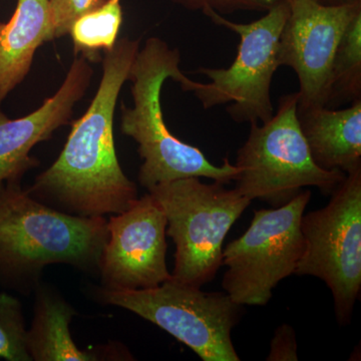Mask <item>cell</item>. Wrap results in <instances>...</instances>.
I'll return each mask as SVG.
<instances>
[{
    "mask_svg": "<svg viewBox=\"0 0 361 361\" xmlns=\"http://www.w3.org/2000/svg\"><path fill=\"white\" fill-rule=\"evenodd\" d=\"M140 42L125 37L104 52L99 89L85 115L71 125L59 158L26 190L32 198L82 217L125 212L139 198L137 186L118 163L114 116Z\"/></svg>",
    "mask_w": 361,
    "mask_h": 361,
    "instance_id": "6da1fadb",
    "label": "cell"
},
{
    "mask_svg": "<svg viewBox=\"0 0 361 361\" xmlns=\"http://www.w3.org/2000/svg\"><path fill=\"white\" fill-rule=\"evenodd\" d=\"M104 217L71 215L32 198L21 180L0 192V284L30 294L51 264L99 271L108 240Z\"/></svg>",
    "mask_w": 361,
    "mask_h": 361,
    "instance_id": "7a4b0ae2",
    "label": "cell"
},
{
    "mask_svg": "<svg viewBox=\"0 0 361 361\" xmlns=\"http://www.w3.org/2000/svg\"><path fill=\"white\" fill-rule=\"evenodd\" d=\"M180 56L159 37H149L140 49L130 68L133 108L122 104L121 130L137 144L142 160L140 184L147 190L161 183L184 178H208L228 185L236 180L238 169L225 159L215 166L197 147L186 144L171 133L164 120L161 87L172 78L186 92L191 78L180 68Z\"/></svg>",
    "mask_w": 361,
    "mask_h": 361,
    "instance_id": "3957f363",
    "label": "cell"
},
{
    "mask_svg": "<svg viewBox=\"0 0 361 361\" xmlns=\"http://www.w3.org/2000/svg\"><path fill=\"white\" fill-rule=\"evenodd\" d=\"M298 94L279 99L278 110L267 122L250 123V134L238 149V176L235 189L250 201L281 207L295 198L303 188L316 187L331 195L343 182L341 170L317 166L297 118Z\"/></svg>",
    "mask_w": 361,
    "mask_h": 361,
    "instance_id": "277c9868",
    "label": "cell"
},
{
    "mask_svg": "<svg viewBox=\"0 0 361 361\" xmlns=\"http://www.w3.org/2000/svg\"><path fill=\"white\" fill-rule=\"evenodd\" d=\"M225 186L190 177L148 190L165 213L166 233L176 245L174 281L202 287L222 266L226 236L252 202Z\"/></svg>",
    "mask_w": 361,
    "mask_h": 361,
    "instance_id": "5b68a950",
    "label": "cell"
},
{
    "mask_svg": "<svg viewBox=\"0 0 361 361\" xmlns=\"http://www.w3.org/2000/svg\"><path fill=\"white\" fill-rule=\"evenodd\" d=\"M202 13L216 25L238 35V52L228 68H199L210 82L192 80L187 92H193L205 110L231 104L227 113L234 122H267L274 115L271 84L280 68L278 49L288 18V2H279L250 23H234L211 8Z\"/></svg>",
    "mask_w": 361,
    "mask_h": 361,
    "instance_id": "8992f818",
    "label": "cell"
},
{
    "mask_svg": "<svg viewBox=\"0 0 361 361\" xmlns=\"http://www.w3.org/2000/svg\"><path fill=\"white\" fill-rule=\"evenodd\" d=\"M99 302L118 306L154 323L182 342L204 361H239L232 330L242 306L226 292L169 280L153 288L114 291L99 287Z\"/></svg>",
    "mask_w": 361,
    "mask_h": 361,
    "instance_id": "52a82bcc",
    "label": "cell"
},
{
    "mask_svg": "<svg viewBox=\"0 0 361 361\" xmlns=\"http://www.w3.org/2000/svg\"><path fill=\"white\" fill-rule=\"evenodd\" d=\"M324 208L302 215L304 251L294 274L329 286L341 325L350 323L361 290V168L346 174Z\"/></svg>",
    "mask_w": 361,
    "mask_h": 361,
    "instance_id": "ba28073f",
    "label": "cell"
},
{
    "mask_svg": "<svg viewBox=\"0 0 361 361\" xmlns=\"http://www.w3.org/2000/svg\"><path fill=\"white\" fill-rule=\"evenodd\" d=\"M310 199V190H304L283 206L256 210L247 231L223 250L222 287L234 302L266 305L279 282L295 273L304 251L301 218Z\"/></svg>",
    "mask_w": 361,
    "mask_h": 361,
    "instance_id": "9c48e42d",
    "label": "cell"
},
{
    "mask_svg": "<svg viewBox=\"0 0 361 361\" xmlns=\"http://www.w3.org/2000/svg\"><path fill=\"white\" fill-rule=\"evenodd\" d=\"M289 14L278 49L280 66L298 78V110L326 106L334 54L346 28L361 11V2L325 6L319 0H287Z\"/></svg>",
    "mask_w": 361,
    "mask_h": 361,
    "instance_id": "30bf717a",
    "label": "cell"
},
{
    "mask_svg": "<svg viewBox=\"0 0 361 361\" xmlns=\"http://www.w3.org/2000/svg\"><path fill=\"white\" fill-rule=\"evenodd\" d=\"M166 230L165 213L149 193L125 212L111 216L99 263L102 288L140 290L172 279L166 261Z\"/></svg>",
    "mask_w": 361,
    "mask_h": 361,
    "instance_id": "8fae6325",
    "label": "cell"
},
{
    "mask_svg": "<svg viewBox=\"0 0 361 361\" xmlns=\"http://www.w3.org/2000/svg\"><path fill=\"white\" fill-rule=\"evenodd\" d=\"M89 63L82 56L73 59L56 94L30 115L13 120L0 110V192L6 183L21 180L37 167L39 161L30 157V151L70 122L75 104L90 87L94 71Z\"/></svg>",
    "mask_w": 361,
    "mask_h": 361,
    "instance_id": "7c38bea8",
    "label": "cell"
},
{
    "mask_svg": "<svg viewBox=\"0 0 361 361\" xmlns=\"http://www.w3.org/2000/svg\"><path fill=\"white\" fill-rule=\"evenodd\" d=\"M297 118L317 166L345 174L361 168V99L342 110L297 109Z\"/></svg>",
    "mask_w": 361,
    "mask_h": 361,
    "instance_id": "4fadbf2b",
    "label": "cell"
},
{
    "mask_svg": "<svg viewBox=\"0 0 361 361\" xmlns=\"http://www.w3.org/2000/svg\"><path fill=\"white\" fill-rule=\"evenodd\" d=\"M54 39L49 0H18L0 23V104L28 75L39 47Z\"/></svg>",
    "mask_w": 361,
    "mask_h": 361,
    "instance_id": "5bb4252c",
    "label": "cell"
},
{
    "mask_svg": "<svg viewBox=\"0 0 361 361\" xmlns=\"http://www.w3.org/2000/svg\"><path fill=\"white\" fill-rule=\"evenodd\" d=\"M32 326L27 330V348L35 361H96L106 355L82 350L71 337L70 324L75 308L51 285L35 287Z\"/></svg>",
    "mask_w": 361,
    "mask_h": 361,
    "instance_id": "9a60e30c",
    "label": "cell"
},
{
    "mask_svg": "<svg viewBox=\"0 0 361 361\" xmlns=\"http://www.w3.org/2000/svg\"><path fill=\"white\" fill-rule=\"evenodd\" d=\"M123 23L121 0H106L96 9L82 16L71 26L70 33L75 54L89 61H102L101 51H111Z\"/></svg>",
    "mask_w": 361,
    "mask_h": 361,
    "instance_id": "2e32d148",
    "label": "cell"
},
{
    "mask_svg": "<svg viewBox=\"0 0 361 361\" xmlns=\"http://www.w3.org/2000/svg\"><path fill=\"white\" fill-rule=\"evenodd\" d=\"M361 99V11L356 14L342 35L334 54L326 106Z\"/></svg>",
    "mask_w": 361,
    "mask_h": 361,
    "instance_id": "e0dca14e",
    "label": "cell"
},
{
    "mask_svg": "<svg viewBox=\"0 0 361 361\" xmlns=\"http://www.w3.org/2000/svg\"><path fill=\"white\" fill-rule=\"evenodd\" d=\"M23 305L16 297L0 293V358L7 361H32L27 348Z\"/></svg>",
    "mask_w": 361,
    "mask_h": 361,
    "instance_id": "ac0fdd59",
    "label": "cell"
},
{
    "mask_svg": "<svg viewBox=\"0 0 361 361\" xmlns=\"http://www.w3.org/2000/svg\"><path fill=\"white\" fill-rule=\"evenodd\" d=\"M106 0H49L54 39L70 33L71 26L85 14L103 6Z\"/></svg>",
    "mask_w": 361,
    "mask_h": 361,
    "instance_id": "d6986e66",
    "label": "cell"
},
{
    "mask_svg": "<svg viewBox=\"0 0 361 361\" xmlns=\"http://www.w3.org/2000/svg\"><path fill=\"white\" fill-rule=\"evenodd\" d=\"M189 11H203L211 8L220 14L236 11H267L284 0H172Z\"/></svg>",
    "mask_w": 361,
    "mask_h": 361,
    "instance_id": "ffe728a7",
    "label": "cell"
},
{
    "mask_svg": "<svg viewBox=\"0 0 361 361\" xmlns=\"http://www.w3.org/2000/svg\"><path fill=\"white\" fill-rule=\"evenodd\" d=\"M268 361H296L297 342L295 331L288 324H282L275 331L270 344Z\"/></svg>",
    "mask_w": 361,
    "mask_h": 361,
    "instance_id": "44dd1931",
    "label": "cell"
},
{
    "mask_svg": "<svg viewBox=\"0 0 361 361\" xmlns=\"http://www.w3.org/2000/svg\"><path fill=\"white\" fill-rule=\"evenodd\" d=\"M325 6H346V4H358L361 0H319Z\"/></svg>",
    "mask_w": 361,
    "mask_h": 361,
    "instance_id": "7402d4cb",
    "label": "cell"
}]
</instances>
